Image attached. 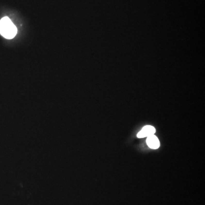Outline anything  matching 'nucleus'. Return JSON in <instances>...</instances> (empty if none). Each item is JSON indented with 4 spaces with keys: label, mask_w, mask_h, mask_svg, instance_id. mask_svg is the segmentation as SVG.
<instances>
[{
    "label": "nucleus",
    "mask_w": 205,
    "mask_h": 205,
    "mask_svg": "<svg viewBox=\"0 0 205 205\" xmlns=\"http://www.w3.org/2000/svg\"><path fill=\"white\" fill-rule=\"evenodd\" d=\"M17 29L16 26L8 17L0 20V34L6 39H12L16 35Z\"/></svg>",
    "instance_id": "f257e3e1"
},
{
    "label": "nucleus",
    "mask_w": 205,
    "mask_h": 205,
    "mask_svg": "<svg viewBox=\"0 0 205 205\" xmlns=\"http://www.w3.org/2000/svg\"><path fill=\"white\" fill-rule=\"evenodd\" d=\"M156 129L151 125H147L142 128V129L137 134L138 138H144L155 134Z\"/></svg>",
    "instance_id": "f03ea898"
},
{
    "label": "nucleus",
    "mask_w": 205,
    "mask_h": 205,
    "mask_svg": "<svg viewBox=\"0 0 205 205\" xmlns=\"http://www.w3.org/2000/svg\"><path fill=\"white\" fill-rule=\"evenodd\" d=\"M147 144L148 147L151 149H157L160 147V141L155 134L147 137Z\"/></svg>",
    "instance_id": "7ed1b4c3"
}]
</instances>
